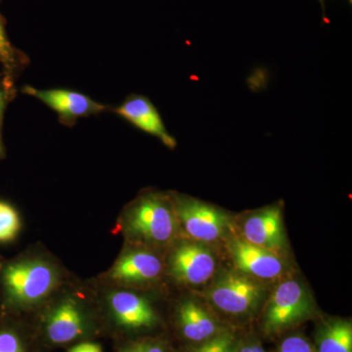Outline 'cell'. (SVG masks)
<instances>
[{"mask_svg":"<svg viewBox=\"0 0 352 352\" xmlns=\"http://www.w3.org/2000/svg\"><path fill=\"white\" fill-rule=\"evenodd\" d=\"M64 282L63 268L46 254L0 258V312L18 314L43 307Z\"/></svg>","mask_w":352,"mask_h":352,"instance_id":"1","label":"cell"},{"mask_svg":"<svg viewBox=\"0 0 352 352\" xmlns=\"http://www.w3.org/2000/svg\"><path fill=\"white\" fill-rule=\"evenodd\" d=\"M120 228L129 244L161 250L182 237L171 194L147 192L126 206Z\"/></svg>","mask_w":352,"mask_h":352,"instance_id":"2","label":"cell"},{"mask_svg":"<svg viewBox=\"0 0 352 352\" xmlns=\"http://www.w3.org/2000/svg\"><path fill=\"white\" fill-rule=\"evenodd\" d=\"M207 285L203 293L204 300L217 311L234 318L254 316L270 295L268 283L248 276L233 267L217 270Z\"/></svg>","mask_w":352,"mask_h":352,"instance_id":"3","label":"cell"},{"mask_svg":"<svg viewBox=\"0 0 352 352\" xmlns=\"http://www.w3.org/2000/svg\"><path fill=\"white\" fill-rule=\"evenodd\" d=\"M88 300L82 292L63 286L44 305L43 332L50 344L63 346L90 332L92 318Z\"/></svg>","mask_w":352,"mask_h":352,"instance_id":"4","label":"cell"},{"mask_svg":"<svg viewBox=\"0 0 352 352\" xmlns=\"http://www.w3.org/2000/svg\"><path fill=\"white\" fill-rule=\"evenodd\" d=\"M171 198L185 237L214 247L235 231L236 220L226 210L185 194L171 193Z\"/></svg>","mask_w":352,"mask_h":352,"instance_id":"5","label":"cell"},{"mask_svg":"<svg viewBox=\"0 0 352 352\" xmlns=\"http://www.w3.org/2000/svg\"><path fill=\"white\" fill-rule=\"evenodd\" d=\"M263 328L275 335L296 327L315 314V302L307 285L285 277L270 293L263 305Z\"/></svg>","mask_w":352,"mask_h":352,"instance_id":"6","label":"cell"},{"mask_svg":"<svg viewBox=\"0 0 352 352\" xmlns=\"http://www.w3.org/2000/svg\"><path fill=\"white\" fill-rule=\"evenodd\" d=\"M166 274L187 287L207 285L217 271L214 248L182 236L168 249Z\"/></svg>","mask_w":352,"mask_h":352,"instance_id":"7","label":"cell"},{"mask_svg":"<svg viewBox=\"0 0 352 352\" xmlns=\"http://www.w3.org/2000/svg\"><path fill=\"white\" fill-rule=\"evenodd\" d=\"M166 274L164 258L157 250L129 244L105 274L109 286L140 289L157 283Z\"/></svg>","mask_w":352,"mask_h":352,"instance_id":"8","label":"cell"},{"mask_svg":"<svg viewBox=\"0 0 352 352\" xmlns=\"http://www.w3.org/2000/svg\"><path fill=\"white\" fill-rule=\"evenodd\" d=\"M233 268L248 276L270 283L288 276L287 258L245 241L238 231H233L223 243Z\"/></svg>","mask_w":352,"mask_h":352,"instance_id":"9","label":"cell"},{"mask_svg":"<svg viewBox=\"0 0 352 352\" xmlns=\"http://www.w3.org/2000/svg\"><path fill=\"white\" fill-rule=\"evenodd\" d=\"M102 300L111 320L122 330L139 332L159 325L156 308L139 289L109 286Z\"/></svg>","mask_w":352,"mask_h":352,"instance_id":"10","label":"cell"},{"mask_svg":"<svg viewBox=\"0 0 352 352\" xmlns=\"http://www.w3.org/2000/svg\"><path fill=\"white\" fill-rule=\"evenodd\" d=\"M236 230L248 242L286 258L288 239L283 222V203L273 204L248 212Z\"/></svg>","mask_w":352,"mask_h":352,"instance_id":"11","label":"cell"},{"mask_svg":"<svg viewBox=\"0 0 352 352\" xmlns=\"http://www.w3.org/2000/svg\"><path fill=\"white\" fill-rule=\"evenodd\" d=\"M176 323L183 337L195 344L212 339L224 331L207 305L192 296L183 298L178 303Z\"/></svg>","mask_w":352,"mask_h":352,"instance_id":"12","label":"cell"},{"mask_svg":"<svg viewBox=\"0 0 352 352\" xmlns=\"http://www.w3.org/2000/svg\"><path fill=\"white\" fill-rule=\"evenodd\" d=\"M116 112L132 126L159 139L168 149H175L177 141L166 129L163 118L148 97L131 95Z\"/></svg>","mask_w":352,"mask_h":352,"instance_id":"13","label":"cell"},{"mask_svg":"<svg viewBox=\"0 0 352 352\" xmlns=\"http://www.w3.org/2000/svg\"><path fill=\"white\" fill-rule=\"evenodd\" d=\"M24 92L36 97L66 120L88 117L105 110V106L87 95L74 91V90L60 89V88L38 89V88L25 87Z\"/></svg>","mask_w":352,"mask_h":352,"instance_id":"14","label":"cell"},{"mask_svg":"<svg viewBox=\"0 0 352 352\" xmlns=\"http://www.w3.org/2000/svg\"><path fill=\"white\" fill-rule=\"evenodd\" d=\"M316 352H352V323L349 319L321 322L315 333Z\"/></svg>","mask_w":352,"mask_h":352,"instance_id":"15","label":"cell"},{"mask_svg":"<svg viewBox=\"0 0 352 352\" xmlns=\"http://www.w3.org/2000/svg\"><path fill=\"white\" fill-rule=\"evenodd\" d=\"M21 229L22 220L18 210L8 201L0 200V245L14 242Z\"/></svg>","mask_w":352,"mask_h":352,"instance_id":"16","label":"cell"},{"mask_svg":"<svg viewBox=\"0 0 352 352\" xmlns=\"http://www.w3.org/2000/svg\"><path fill=\"white\" fill-rule=\"evenodd\" d=\"M237 342L232 333L224 330L212 339L198 344L190 352H237Z\"/></svg>","mask_w":352,"mask_h":352,"instance_id":"17","label":"cell"},{"mask_svg":"<svg viewBox=\"0 0 352 352\" xmlns=\"http://www.w3.org/2000/svg\"><path fill=\"white\" fill-rule=\"evenodd\" d=\"M0 63L9 74L12 73L17 65V51L9 41L6 34V20L0 14Z\"/></svg>","mask_w":352,"mask_h":352,"instance_id":"18","label":"cell"},{"mask_svg":"<svg viewBox=\"0 0 352 352\" xmlns=\"http://www.w3.org/2000/svg\"><path fill=\"white\" fill-rule=\"evenodd\" d=\"M0 352H28L24 338L17 329L0 327Z\"/></svg>","mask_w":352,"mask_h":352,"instance_id":"19","label":"cell"},{"mask_svg":"<svg viewBox=\"0 0 352 352\" xmlns=\"http://www.w3.org/2000/svg\"><path fill=\"white\" fill-rule=\"evenodd\" d=\"M120 352H168L161 340L145 339L129 342L120 347Z\"/></svg>","mask_w":352,"mask_h":352,"instance_id":"20","label":"cell"},{"mask_svg":"<svg viewBox=\"0 0 352 352\" xmlns=\"http://www.w3.org/2000/svg\"><path fill=\"white\" fill-rule=\"evenodd\" d=\"M278 352H316L311 342L302 335L286 338L280 344Z\"/></svg>","mask_w":352,"mask_h":352,"instance_id":"21","label":"cell"},{"mask_svg":"<svg viewBox=\"0 0 352 352\" xmlns=\"http://www.w3.org/2000/svg\"><path fill=\"white\" fill-rule=\"evenodd\" d=\"M68 352H102V349L94 342H82L72 347Z\"/></svg>","mask_w":352,"mask_h":352,"instance_id":"22","label":"cell"},{"mask_svg":"<svg viewBox=\"0 0 352 352\" xmlns=\"http://www.w3.org/2000/svg\"><path fill=\"white\" fill-rule=\"evenodd\" d=\"M9 95H10V91H9L8 87L6 85H0V124H1L7 104H8Z\"/></svg>","mask_w":352,"mask_h":352,"instance_id":"23","label":"cell"},{"mask_svg":"<svg viewBox=\"0 0 352 352\" xmlns=\"http://www.w3.org/2000/svg\"><path fill=\"white\" fill-rule=\"evenodd\" d=\"M247 342L250 352H267L258 340L250 339L247 340Z\"/></svg>","mask_w":352,"mask_h":352,"instance_id":"24","label":"cell"},{"mask_svg":"<svg viewBox=\"0 0 352 352\" xmlns=\"http://www.w3.org/2000/svg\"><path fill=\"white\" fill-rule=\"evenodd\" d=\"M320 2L322 7V14H323V20L324 22H328L327 16H326V0H318ZM349 2V4H352V0H347Z\"/></svg>","mask_w":352,"mask_h":352,"instance_id":"25","label":"cell"},{"mask_svg":"<svg viewBox=\"0 0 352 352\" xmlns=\"http://www.w3.org/2000/svg\"><path fill=\"white\" fill-rule=\"evenodd\" d=\"M6 156V149H4L3 141H2L1 129H0V160Z\"/></svg>","mask_w":352,"mask_h":352,"instance_id":"26","label":"cell"}]
</instances>
